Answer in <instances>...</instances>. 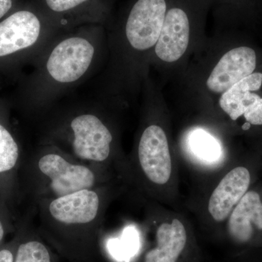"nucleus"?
<instances>
[{"instance_id":"nucleus-1","label":"nucleus","mask_w":262,"mask_h":262,"mask_svg":"<svg viewBox=\"0 0 262 262\" xmlns=\"http://www.w3.org/2000/svg\"><path fill=\"white\" fill-rule=\"evenodd\" d=\"M113 198L111 183L38 202L34 206L39 229L63 243L94 238L102 225Z\"/></svg>"},{"instance_id":"nucleus-2","label":"nucleus","mask_w":262,"mask_h":262,"mask_svg":"<svg viewBox=\"0 0 262 262\" xmlns=\"http://www.w3.org/2000/svg\"><path fill=\"white\" fill-rule=\"evenodd\" d=\"M28 190L33 204L106 184V169L84 163L60 149L39 150L28 163Z\"/></svg>"},{"instance_id":"nucleus-3","label":"nucleus","mask_w":262,"mask_h":262,"mask_svg":"<svg viewBox=\"0 0 262 262\" xmlns=\"http://www.w3.org/2000/svg\"><path fill=\"white\" fill-rule=\"evenodd\" d=\"M72 139L68 155L79 161L108 170L113 159V135L96 115L82 114L69 125Z\"/></svg>"},{"instance_id":"nucleus-4","label":"nucleus","mask_w":262,"mask_h":262,"mask_svg":"<svg viewBox=\"0 0 262 262\" xmlns=\"http://www.w3.org/2000/svg\"><path fill=\"white\" fill-rule=\"evenodd\" d=\"M137 165L146 181L163 185L172 173V161L165 131L156 125L143 131L137 149Z\"/></svg>"},{"instance_id":"nucleus-5","label":"nucleus","mask_w":262,"mask_h":262,"mask_svg":"<svg viewBox=\"0 0 262 262\" xmlns=\"http://www.w3.org/2000/svg\"><path fill=\"white\" fill-rule=\"evenodd\" d=\"M166 13L165 0H137L125 26L130 46L138 51H145L156 45Z\"/></svg>"},{"instance_id":"nucleus-6","label":"nucleus","mask_w":262,"mask_h":262,"mask_svg":"<svg viewBox=\"0 0 262 262\" xmlns=\"http://www.w3.org/2000/svg\"><path fill=\"white\" fill-rule=\"evenodd\" d=\"M251 188L228 217L227 229L234 244L262 246V185Z\"/></svg>"},{"instance_id":"nucleus-7","label":"nucleus","mask_w":262,"mask_h":262,"mask_svg":"<svg viewBox=\"0 0 262 262\" xmlns=\"http://www.w3.org/2000/svg\"><path fill=\"white\" fill-rule=\"evenodd\" d=\"M94 48L84 38L71 37L60 42L52 51L47 70L55 80L63 83L75 82L89 68Z\"/></svg>"},{"instance_id":"nucleus-8","label":"nucleus","mask_w":262,"mask_h":262,"mask_svg":"<svg viewBox=\"0 0 262 262\" xmlns=\"http://www.w3.org/2000/svg\"><path fill=\"white\" fill-rule=\"evenodd\" d=\"M253 169L246 164L237 165L219 183L208 202V211L215 222H222L228 219L241 198L251 189Z\"/></svg>"},{"instance_id":"nucleus-9","label":"nucleus","mask_w":262,"mask_h":262,"mask_svg":"<svg viewBox=\"0 0 262 262\" xmlns=\"http://www.w3.org/2000/svg\"><path fill=\"white\" fill-rule=\"evenodd\" d=\"M41 21L34 12L19 10L0 20V58L32 46L39 38Z\"/></svg>"},{"instance_id":"nucleus-10","label":"nucleus","mask_w":262,"mask_h":262,"mask_svg":"<svg viewBox=\"0 0 262 262\" xmlns=\"http://www.w3.org/2000/svg\"><path fill=\"white\" fill-rule=\"evenodd\" d=\"M256 52L242 46L227 52L208 77V89L215 94H224L229 88L254 72Z\"/></svg>"},{"instance_id":"nucleus-11","label":"nucleus","mask_w":262,"mask_h":262,"mask_svg":"<svg viewBox=\"0 0 262 262\" xmlns=\"http://www.w3.org/2000/svg\"><path fill=\"white\" fill-rule=\"evenodd\" d=\"M189 33L190 26L186 12L179 8L169 10L155 46L158 58L168 63L178 61L187 51Z\"/></svg>"},{"instance_id":"nucleus-12","label":"nucleus","mask_w":262,"mask_h":262,"mask_svg":"<svg viewBox=\"0 0 262 262\" xmlns=\"http://www.w3.org/2000/svg\"><path fill=\"white\" fill-rule=\"evenodd\" d=\"M156 238L157 247L146 253L144 262H177L187 244V231L175 219L158 227Z\"/></svg>"},{"instance_id":"nucleus-13","label":"nucleus","mask_w":262,"mask_h":262,"mask_svg":"<svg viewBox=\"0 0 262 262\" xmlns=\"http://www.w3.org/2000/svg\"><path fill=\"white\" fill-rule=\"evenodd\" d=\"M262 84V73L253 72L229 88L220 100L221 108L229 117L232 116L237 106L250 91H256Z\"/></svg>"},{"instance_id":"nucleus-14","label":"nucleus","mask_w":262,"mask_h":262,"mask_svg":"<svg viewBox=\"0 0 262 262\" xmlns=\"http://www.w3.org/2000/svg\"><path fill=\"white\" fill-rule=\"evenodd\" d=\"M190 144L194 154L205 161L213 163L222 155V149L216 139L201 129L193 133Z\"/></svg>"},{"instance_id":"nucleus-15","label":"nucleus","mask_w":262,"mask_h":262,"mask_svg":"<svg viewBox=\"0 0 262 262\" xmlns=\"http://www.w3.org/2000/svg\"><path fill=\"white\" fill-rule=\"evenodd\" d=\"M19 160V147L9 130L0 123V174L11 171Z\"/></svg>"},{"instance_id":"nucleus-16","label":"nucleus","mask_w":262,"mask_h":262,"mask_svg":"<svg viewBox=\"0 0 262 262\" xmlns=\"http://www.w3.org/2000/svg\"><path fill=\"white\" fill-rule=\"evenodd\" d=\"M14 262H53L52 255L40 239H32L18 246Z\"/></svg>"},{"instance_id":"nucleus-17","label":"nucleus","mask_w":262,"mask_h":262,"mask_svg":"<svg viewBox=\"0 0 262 262\" xmlns=\"http://www.w3.org/2000/svg\"><path fill=\"white\" fill-rule=\"evenodd\" d=\"M242 117L246 121L242 125L244 130H249L252 126H262V98L258 96L249 105L245 110Z\"/></svg>"},{"instance_id":"nucleus-18","label":"nucleus","mask_w":262,"mask_h":262,"mask_svg":"<svg viewBox=\"0 0 262 262\" xmlns=\"http://www.w3.org/2000/svg\"><path fill=\"white\" fill-rule=\"evenodd\" d=\"M91 0H45L51 11L56 13H65L73 11Z\"/></svg>"},{"instance_id":"nucleus-19","label":"nucleus","mask_w":262,"mask_h":262,"mask_svg":"<svg viewBox=\"0 0 262 262\" xmlns=\"http://www.w3.org/2000/svg\"><path fill=\"white\" fill-rule=\"evenodd\" d=\"M134 229L132 228H127V232L124 234V239L120 241L117 245V247L115 248L117 250V256L118 257H127L129 255L133 254L136 246L135 237L136 234Z\"/></svg>"},{"instance_id":"nucleus-20","label":"nucleus","mask_w":262,"mask_h":262,"mask_svg":"<svg viewBox=\"0 0 262 262\" xmlns=\"http://www.w3.org/2000/svg\"><path fill=\"white\" fill-rule=\"evenodd\" d=\"M14 6V0H0V20L5 18Z\"/></svg>"},{"instance_id":"nucleus-21","label":"nucleus","mask_w":262,"mask_h":262,"mask_svg":"<svg viewBox=\"0 0 262 262\" xmlns=\"http://www.w3.org/2000/svg\"><path fill=\"white\" fill-rule=\"evenodd\" d=\"M14 261V256L11 251L8 249H3L0 251V262Z\"/></svg>"},{"instance_id":"nucleus-22","label":"nucleus","mask_w":262,"mask_h":262,"mask_svg":"<svg viewBox=\"0 0 262 262\" xmlns=\"http://www.w3.org/2000/svg\"><path fill=\"white\" fill-rule=\"evenodd\" d=\"M5 234V228L4 225H3V222L0 220V242H1L2 239L4 237Z\"/></svg>"}]
</instances>
